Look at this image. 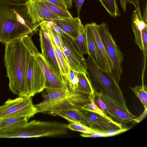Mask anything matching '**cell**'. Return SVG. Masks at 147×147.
Segmentation results:
<instances>
[{"instance_id": "obj_1", "label": "cell", "mask_w": 147, "mask_h": 147, "mask_svg": "<svg viewBox=\"0 0 147 147\" xmlns=\"http://www.w3.org/2000/svg\"><path fill=\"white\" fill-rule=\"evenodd\" d=\"M31 36L26 35L5 44V65L11 91L19 96H28L26 74L30 55L39 52Z\"/></svg>"}, {"instance_id": "obj_2", "label": "cell", "mask_w": 147, "mask_h": 147, "mask_svg": "<svg viewBox=\"0 0 147 147\" xmlns=\"http://www.w3.org/2000/svg\"><path fill=\"white\" fill-rule=\"evenodd\" d=\"M38 30L30 20L26 1L18 3L0 0V43L32 36Z\"/></svg>"}, {"instance_id": "obj_3", "label": "cell", "mask_w": 147, "mask_h": 147, "mask_svg": "<svg viewBox=\"0 0 147 147\" xmlns=\"http://www.w3.org/2000/svg\"><path fill=\"white\" fill-rule=\"evenodd\" d=\"M86 62V74L94 93L108 98L130 112L122 90L110 72L98 67L89 56Z\"/></svg>"}, {"instance_id": "obj_4", "label": "cell", "mask_w": 147, "mask_h": 147, "mask_svg": "<svg viewBox=\"0 0 147 147\" xmlns=\"http://www.w3.org/2000/svg\"><path fill=\"white\" fill-rule=\"evenodd\" d=\"M97 29L106 52L110 59L112 67L110 73L118 84L122 74L123 54L111 35L108 26L105 23L96 25Z\"/></svg>"}, {"instance_id": "obj_5", "label": "cell", "mask_w": 147, "mask_h": 147, "mask_svg": "<svg viewBox=\"0 0 147 147\" xmlns=\"http://www.w3.org/2000/svg\"><path fill=\"white\" fill-rule=\"evenodd\" d=\"M38 113L32 97L19 96L8 99L0 106V120L12 117H24L29 119Z\"/></svg>"}, {"instance_id": "obj_6", "label": "cell", "mask_w": 147, "mask_h": 147, "mask_svg": "<svg viewBox=\"0 0 147 147\" xmlns=\"http://www.w3.org/2000/svg\"><path fill=\"white\" fill-rule=\"evenodd\" d=\"M39 52L30 57L26 74V86L28 96L32 97L45 89L44 76L36 57Z\"/></svg>"}, {"instance_id": "obj_7", "label": "cell", "mask_w": 147, "mask_h": 147, "mask_svg": "<svg viewBox=\"0 0 147 147\" xmlns=\"http://www.w3.org/2000/svg\"><path fill=\"white\" fill-rule=\"evenodd\" d=\"M59 35L63 53L70 67L76 72L86 73V59L75 45L72 39L64 34Z\"/></svg>"}, {"instance_id": "obj_8", "label": "cell", "mask_w": 147, "mask_h": 147, "mask_svg": "<svg viewBox=\"0 0 147 147\" xmlns=\"http://www.w3.org/2000/svg\"><path fill=\"white\" fill-rule=\"evenodd\" d=\"M26 1L31 22L34 27L38 28L43 22L65 18L53 13L41 0H27Z\"/></svg>"}, {"instance_id": "obj_9", "label": "cell", "mask_w": 147, "mask_h": 147, "mask_svg": "<svg viewBox=\"0 0 147 147\" xmlns=\"http://www.w3.org/2000/svg\"><path fill=\"white\" fill-rule=\"evenodd\" d=\"M40 27L38 31L41 50L40 54L49 65L61 78L64 79L56 58L49 35L40 24Z\"/></svg>"}, {"instance_id": "obj_10", "label": "cell", "mask_w": 147, "mask_h": 147, "mask_svg": "<svg viewBox=\"0 0 147 147\" xmlns=\"http://www.w3.org/2000/svg\"><path fill=\"white\" fill-rule=\"evenodd\" d=\"M131 25L134 35L135 43L143 52L144 59L143 67L144 69L147 55V24L143 20L140 19L136 9L133 11L131 15Z\"/></svg>"}, {"instance_id": "obj_11", "label": "cell", "mask_w": 147, "mask_h": 147, "mask_svg": "<svg viewBox=\"0 0 147 147\" xmlns=\"http://www.w3.org/2000/svg\"><path fill=\"white\" fill-rule=\"evenodd\" d=\"M43 73L45 81V88L61 89L68 90L69 89L63 78H61L48 64L40 53L36 55Z\"/></svg>"}, {"instance_id": "obj_12", "label": "cell", "mask_w": 147, "mask_h": 147, "mask_svg": "<svg viewBox=\"0 0 147 147\" xmlns=\"http://www.w3.org/2000/svg\"><path fill=\"white\" fill-rule=\"evenodd\" d=\"M84 27L86 37L88 56L91 58L98 67L109 72L95 40L90 23L86 24Z\"/></svg>"}, {"instance_id": "obj_13", "label": "cell", "mask_w": 147, "mask_h": 147, "mask_svg": "<svg viewBox=\"0 0 147 147\" xmlns=\"http://www.w3.org/2000/svg\"><path fill=\"white\" fill-rule=\"evenodd\" d=\"M99 96L107 107L109 115L115 122L124 127L126 124L134 121L136 117L131 112L127 111L108 98Z\"/></svg>"}, {"instance_id": "obj_14", "label": "cell", "mask_w": 147, "mask_h": 147, "mask_svg": "<svg viewBox=\"0 0 147 147\" xmlns=\"http://www.w3.org/2000/svg\"><path fill=\"white\" fill-rule=\"evenodd\" d=\"M50 21L59 27L65 35L70 37L73 40L77 38L80 27L82 24L78 17L72 18L52 20Z\"/></svg>"}, {"instance_id": "obj_15", "label": "cell", "mask_w": 147, "mask_h": 147, "mask_svg": "<svg viewBox=\"0 0 147 147\" xmlns=\"http://www.w3.org/2000/svg\"><path fill=\"white\" fill-rule=\"evenodd\" d=\"M41 25L49 34L55 53L57 61L61 69L63 78L67 84L69 80L70 67L66 58L57 46L50 32L49 22L45 21L42 22Z\"/></svg>"}, {"instance_id": "obj_16", "label": "cell", "mask_w": 147, "mask_h": 147, "mask_svg": "<svg viewBox=\"0 0 147 147\" xmlns=\"http://www.w3.org/2000/svg\"><path fill=\"white\" fill-rule=\"evenodd\" d=\"M50 114L62 117L70 123L78 122L90 127V125L88 121L74 109H68L52 112Z\"/></svg>"}, {"instance_id": "obj_17", "label": "cell", "mask_w": 147, "mask_h": 147, "mask_svg": "<svg viewBox=\"0 0 147 147\" xmlns=\"http://www.w3.org/2000/svg\"><path fill=\"white\" fill-rule=\"evenodd\" d=\"M28 119L24 117H12L0 120V130L7 131L13 130L24 125Z\"/></svg>"}, {"instance_id": "obj_18", "label": "cell", "mask_w": 147, "mask_h": 147, "mask_svg": "<svg viewBox=\"0 0 147 147\" xmlns=\"http://www.w3.org/2000/svg\"><path fill=\"white\" fill-rule=\"evenodd\" d=\"M90 23L91 29L99 50L105 62L108 70L110 72L112 67V63L106 52L104 46L98 33L96 28L97 24L95 22Z\"/></svg>"}, {"instance_id": "obj_19", "label": "cell", "mask_w": 147, "mask_h": 147, "mask_svg": "<svg viewBox=\"0 0 147 147\" xmlns=\"http://www.w3.org/2000/svg\"><path fill=\"white\" fill-rule=\"evenodd\" d=\"M73 42L82 55L88 54L86 35L82 24L80 27L77 38L73 40Z\"/></svg>"}, {"instance_id": "obj_20", "label": "cell", "mask_w": 147, "mask_h": 147, "mask_svg": "<svg viewBox=\"0 0 147 147\" xmlns=\"http://www.w3.org/2000/svg\"><path fill=\"white\" fill-rule=\"evenodd\" d=\"M90 127L107 133L109 137L111 136L112 133L118 131L125 127L118 126L111 122L107 121L94 123Z\"/></svg>"}, {"instance_id": "obj_21", "label": "cell", "mask_w": 147, "mask_h": 147, "mask_svg": "<svg viewBox=\"0 0 147 147\" xmlns=\"http://www.w3.org/2000/svg\"><path fill=\"white\" fill-rule=\"evenodd\" d=\"M74 109L88 121L90 125V127L92 124L95 123L109 121L98 114L83 109L82 107Z\"/></svg>"}, {"instance_id": "obj_22", "label": "cell", "mask_w": 147, "mask_h": 147, "mask_svg": "<svg viewBox=\"0 0 147 147\" xmlns=\"http://www.w3.org/2000/svg\"><path fill=\"white\" fill-rule=\"evenodd\" d=\"M78 78L77 89L84 92L93 95L94 92L90 84L86 73H77Z\"/></svg>"}, {"instance_id": "obj_23", "label": "cell", "mask_w": 147, "mask_h": 147, "mask_svg": "<svg viewBox=\"0 0 147 147\" xmlns=\"http://www.w3.org/2000/svg\"><path fill=\"white\" fill-rule=\"evenodd\" d=\"M129 88L143 104L144 110L147 109V87L143 82L142 85Z\"/></svg>"}, {"instance_id": "obj_24", "label": "cell", "mask_w": 147, "mask_h": 147, "mask_svg": "<svg viewBox=\"0 0 147 147\" xmlns=\"http://www.w3.org/2000/svg\"><path fill=\"white\" fill-rule=\"evenodd\" d=\"M99 1L111 16L114 18L120 17L121 14L116 0H100Z\"/></svg>"}, {"instance_id": "obj_25", "label": "cell", "mask_w": 147, "mask_h": 147, "mask_svg": "<svg viewBox=\"0 0 147 147\" xmlns=\"http://www.w3.org/2000/svg\"><path fill=\"white\" fill-rule=\"evenodd\" d=\"M82 108L86 110L95 112L104 117L109 121L117 125L123 126L115 122L110 116L106 115L96 106L94 102L92 95L90 98V102L84 105Z\"/></svg>"}, {"instance_id": "obj_26", "label": "cell", "mask_w": 147, "mask_h": 147, "mask_svg": "<svg viewBox=\"0 0 147 147\" xmlns=\"http://www.w3.org/2000/svg\"><path fill=\"white\" fill-rule=\"evenodd\" d=\"M42 1L49 9L56 15L63 18H74L69 11L65 10L48 1Z\"/></svg>"}, {"instance_id": "obj_27", "label": "cell", "mask_w": 147, "mask_h": 147, "mask_svg": "<svg viewBox=\"0 0 147 147\" xmlns=\"http://www.w3.org/2000/svg\"><path fill=\"white\" fill-rule=\"evenodd\" d=\"M78 78L77 72L70 67L69 69V78L67 85L69 89L75 91L77 90Z\"/></svg>"}, {"instance_id": "obj_28", "label": "cell", "mask_w": 147, "mask_h": 147, "mask_svg": "<svg viewBox=\"0 0 147 147\" xmlns=\"http://www.w3.org/2000/svg\"><path fill=\"white\" fill-rule=\"evenodd\" d=\"M68 129L84 133H89L93 130V129L78 122L70 123L67 124Z\"/></svg>"}, {"instance_id": "obj_29", "label": "cell", "mask_w": 147, "mask_h": 147, "mask_svg": "<svg viewBox=\"0 0 147 147\" xmlns=\"http://www.w3.org/2000/svg\"><path fill=\"white\" fill-rule=\"evenodd\" d=\"M120 3L121 5L124 12L126 11L127 3L129 2V3L132 4L136 10L139 18L140 20H142V16L141 13L140 8L139 0H119Z\"/></svg>"}, {"instance_id": "obj_30", "label": "cell", "mask_w": 147, "mask_h": 147, "mask_svg": "<svg viewBox=\"0 0 147 147\" xmlns=\"http://www.w3.org/2000/svg\"><path fill=\"white\" fill-rule=\"evenodd\" d=\"M92 97L94 102L96 106L106 115H109L107 107L101 99L99 95L94 93Z\"/></svg>"}, {"instance_id": "obj_31", "label": "cell", "mask_w": 147, "mask_h": 147, "mask_svg": "<svg viewBox=\"0 0 147 147\" xmlns=\"http://www.w3.org/2000/svg\"><path fill=\"white\" fill-rule=\"evenodd\" d=\"M93 129V130L90 132L84 133L80 134L82 137L86 138H97L109 137L107 133L102 132L96 129Z\"/></svg>"}, {"instance_id": "obj_32", "label": "cell", "mask_w": 147, "mask_h": 147, "mask_svg": "<svg viewBox=\"0 0 147 147\" xmlns=\"http://www.w3.org/2000/svg\"><path fill=\"white\" fill-rule=\"evenodd\" d=\"M47 1L63 9L68 11L67 5L65 0H41Z\"/></svg>"}, {"instance_id": "obj_33", "label": "cell", "mask_w": 147, "mask_h": 147, "mask_svg": "<svg viewBox=\"0 0 147 147\" xmlns=\"http://www.w3.org/2000/svg\"><path fill=\"white\" fill-rule=\"evenodd\" d=\"M77 13V17H80L81 9L85 0H73Z\"/></svg>"}, {"instance_id": "obj_34", "label": "cell", "mask_w": 147, "mask_h": 147, "mask_svg": "<svg viewBox=\"0 0 147 147\" xmlns=\"http://www.w3.org/2000/svg\"><path fill=\"white\" fill-rule=\"evenodd\" d=\"M147 109L144 110L142 113L138 117L135 118L134 121L138 123L145 117L147 115Z\"/></svg>"}, {"instance_id": "obj_35", "label": "cell", "mask_w": 147, "mask_h": 147, "mask_svg": "<svg viewBox=\"0 0 147 147\" xmlns=\"http://www.w3.org/2000/svg\"><path fill=\"white\" fill-rule=\"evenodd\" d=\"M147 4L146 3V6L144 11L143 15L142 17L143 20L146 24L147 23Z\"/></svg>"}, {"instance_id": "obj_36", "label": "cell", "mask_w": 147, "mask_h": 147, "mask_svg": "<svg viewBox=\"0 0 147 147\" xmlns=\"http://www.w3.org/2000/svg\"><path fill=\"white\" fill-rule=\"evenodd\" d=\"M67 6L68 8L71 9L72 7V0H65Z\"/></svg>"}, {"instance_id": "obj_37", "label": "cell", "mask_w": 147, "mask_h": 147, "mask_svg": "<svg viewBox=\"0 0 147 147\" xmlns=\"http://www.w3.org/2000/svg\"><path fill=\"white\" fill-rule=\"evenodd\" d=\"M7 1L15 3H22L24 2L26 0H5Z\"/></svg>"}, {"instance_id": "obj_38", "label": "cell", "mask_w": 147, "mask_h": 147, "mask_svg": "<svg viewBox=\"0 0 147 147\" xmlns=\"http://www.w3.org/2000/svg\"><path fill=\"white\" fill-rule=\"evenodd\" d=\"M99 0L100 1V0Z\"/></svg>"}]
</instances>
